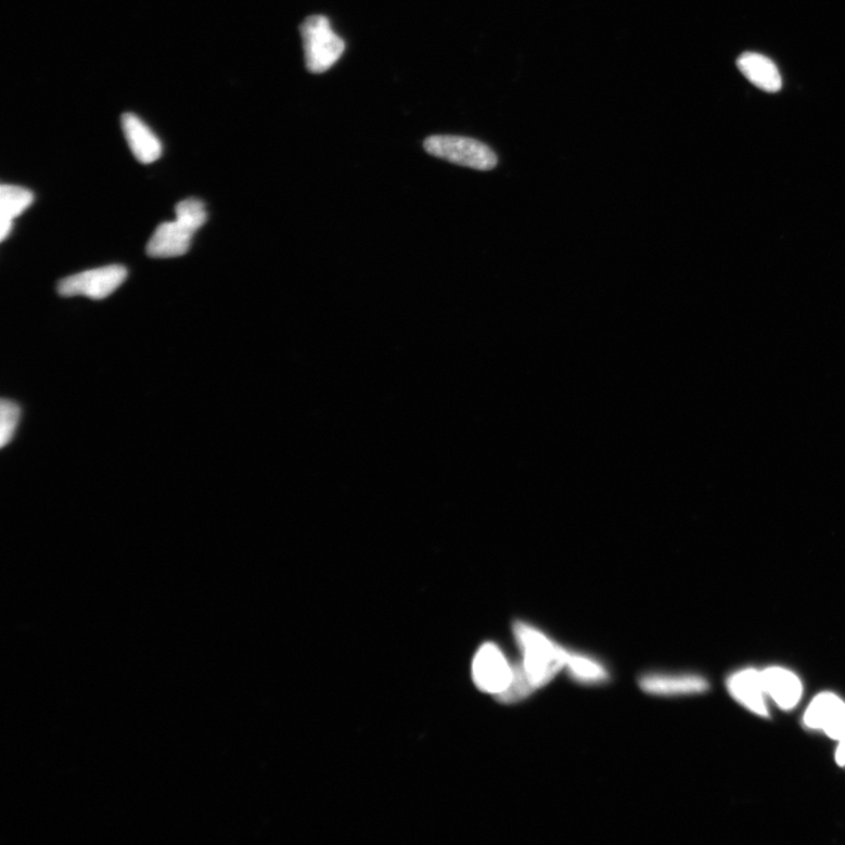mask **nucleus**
Masks as SVG:
<instances>
[{"label":"nucleus","instance_id":"dca6fc26","mask_svg":"<svg viewBox=\"0 0 845 845\" xmlns=\"http://www.w3.org/2000/svg\"><path fill=\"white\" fill-rule=\"evenodd\" d=\"M22 417V409L11 399H3L0 405V420H2V427H0V444L5 448L11 443L14 435H16Z\"/></svg>","mask_w":845,"mask_h":845},{"label":"nucleus","instance_id":"39448f33","mask_svg":"<svg viewBox=\"0 0 845 845\" xmlns=\"http://www.w3.org/2000/svg\"><path fill=\"white\" fill-rule=\"evenodd\" d=\"M127 278V269L120 265H111L68 277L59 284V293L64 297L86 296L104 299L116 292Z\"/></svg>","mask_w":845,"mask_h":845},{"label":"nucleus","instance_id":"20e7f679","mask_svg":"<svg viewBox=\"0 0 845 845\" xmlns=\"http://www.w3.org/2000/svg\"><path fill=\"white\" fill-rule=\"evenodd\" d=\"M472 679L477 689L496 697L504 693L513 679V664L494 642H485L472 662Z\"/></svg>","mask_w":845,"mask_h":845},{"label":"nucleus","instance_id":"4468645a","mask_svg":"<svg viewBox=\"0 0 845 845\" xmlns=\"http://www.w3.org/2000/svg\"><path fill=\"white\" fill-rule=\"evenodd\" d=\"M565 668L569 677L581 684L594 686L610 680L607 668L597 658L582 653L569 651Z\"/></svg>","mask_w":845,"mask_h":845},{"label":"nucleus","instance_id":"a211bd4d","mask_svg":"<svg viewBox=\"0 0 845 845\" xmlns=\"http://www.w3.org/2000/svg\"><path fill=\"white\" fill-rule=\"evenodd\" d=\"M838 747L836 750V763L838 766H845V738L838 741Z\"/></svg>","mask_w":845,"mask_h":845},{"label":"nucleus","instance_id":"1a4fd4ad","mask_svg":"<svg viewBox=\"0 0 845 845\" xmlns=\"http://www.w3.org/2000/svg\"><path fill=\"white\" fill-rule=\"evenodd\" d=\"M121 126L128 146L143 165H149L163 154V145L151 128L133 113H125L121 117Z\"/></svg>","mask_w":845,"mask_h":845},{"label":"nucleus","instance_id":"f8f14e48","mask_svg":"<svg viewBox=\"0 0 845 845\" xmlns=\"http://www.w3.org/2000/svg\"><path fill=\"white\" fill-rule=\"evenodd\" d=\"M738 67L744 77L765 92L777 93L782 88L778 66L763 54L743 53L738 60Z\"/></svg>","mask_w":845,"mask_h":845},{"label":"nucleus","instance_id":"f3484780","mask_svg":"<svg viewBox=\"0 0 845 845\" xmlns=\"http://www.w3.org/2000/svg\"><path fill=\"white\" fill-rule=\"evenodd\" d=\"M176 214L178 220L189 225L196 232L208 219L205 204L197 199L183 200V202L177 205Z\"/></svg>","mask_w":845,"mask_h":845},{"label":"nucleus","instance_id":"423d86ee","mask_svg":"<svg viewBox=\"0 0 845 845\" xmlns=\"http://www.w3.org/2000/svg\"><path fill=\"white\" fill-rule=\"evenodd\" d=\"M805 724L820 729L833 740L845 738V703L837 695L823 693L816 696L805 714Z\"/></svg>","mask_w":845,"mask_h":845},{"label":"nucleus","instance_id":"9d476101","mask_svg":"<svg viewBox=\"0 0 845 845\" xmlns=\"http://www.w3.org/2000/svg\"><path fill=\"white\" fill-rule=\"evenodd\" d=\"M727 684L730 694L741 705L757 715L768 716L761 671L752 668L740 670L729 678Z\"/></svg>","mask_w":845,"mask_h":845},{"label":"nucleus","instance_id":"6e6552de","mask_svg":"<svg viewBox=\"0 0 845 845\" xmlns=\"http://www.w3.org/2000/svg\"><path fill=\"white\" fill-rule=\"evenodd\" d=\"M640 689L656 696H679L704 693L708 690L706 679L693 675H669L650 673L639 680Z\"/></svg>","mask_w":845,"mask_h":845},{"label":"nucleus","instance_id":"ddd939ff","mask_svg":"<svg viewBox=\"0 0 845 845\" xmlns=\"http://www.w3.org/2000/svg\"><path fill=\"white\" fill-rule=\"evenodd\" d=\"M34 200L31 191L18 185L3 184L0 188V240L4 241L10 235L13 220L30 207Z\"/></svg>","mask_w":845,"mask_h":845},{"label":"nucleus","instance_id":"9b49d317","mask_svg":"<svg viewBox=\"0 0 845 845\" xmlns=\"http://www.w3.org/2000/svg\"><path fill=\"white\" fill-rule=\"evenodd\" d=\"M766 693L776 704L791 710L798 704L804 687L793 671L782 667H769L761 671Z\"/></svg>","mask_w":845,"mask_h":845},{"label":"nucleus","instance_id":"2eb2a0df","mask_svg":"<svg viewBox=\"0 0 845 845\" xmlns=\"http://www.w3.org/2000/svg\"><path fill=\"white\" fill-rule=\"evenodd\" d=\"M536 692L535 687L529 682L526 673L521 663L513 664V679L509 686V689L497 696V700L501 704L512 705L521 703L529 695Z\"/></svg>","mask_w":845,"mask_h":845},{"label":"nucleus","instance_id":"0eeeda50","mask_svg":"<svg viewBox=\"0 0 845 845\" xmlns=\"http://www.w3.org/2000/svg\"><path fill=\"white\" fill-rule=\"evenodd\" d=\"M195 229L180 220L164 222L157 226L152 235L146 252L156 259L178 257L189 252Z\"/></svg>","mask_w":845,"mask_h":845},{"label":"nucleus","instance_id":"f257e3e1","mask_svg":"<svg viewBox=\"0 0 845 845\" xmlns=\"http://www.w3.org/2000/svg\"><path fill=\"white\" fill-rule=\"evenodd\" d=\"M512 631L529 682L542 689L566 667L569 651L527 623L515 622Z\"/></svg>","mask_w":845,"mask_h":845},{"label":"nucleus","instance_id":"f03ea898","mask_svg":"<svg viewBox=\"0 0 845 845\" xmlns=\"http://www.w3.org/2000/svg\"><path fill=\"white\" fill-rule=\"evenodd\" d=\"M305 48V60L310 74L321 75L331 69L345 52L346 44L324 16H310L299 26Z\"/></svg>","mask_w":845,"mask_h":845},{"label":"nucleus","instance_id":"7ed1b4c3","mask_svg":"<svg viewBox=\"0 0 845 845\" xmlns=\"http://www.w3.org/2000/svg\"><path fill=\"white\" fill-rule=\"evenodd\" d=\"M424 150L430 155L477 170H491L498 165V156L482 141L457 136H433L425 139Z\"/></svg>","mask_w":845,"mask_h":845}]
</instances>
